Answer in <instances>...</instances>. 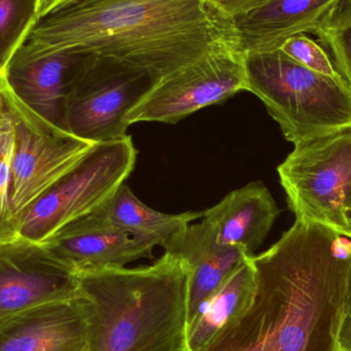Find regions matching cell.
<instances>
[{
    "mask_svg": "<svg viewBox=\"0 0 351 351\" xmlns=\"http://www.w3.org/2000/svg\"><path fill=\"white\" fill-rule=\"evenodd\" d=\"M166 252L179 256L189 270L187 326L204 300L247 256L243 250L219 245L204 220L172 237Z\"/></svg>",
    "mask_w": 351,
    "mask_h": 351,
    "instance_id": "cell-16",
    "label": "cell"
},
{
    "mask_svg": "<svg viewBox=\"0 0 351 351\" xmlns=\"http://www.w3.org/2000/svg\"><path fill=\"white\" fill-rule=\"evenodd\" d=\"M338 348L339 351H351V313L346 311L339 332H338Z\"/></svg>",
    "mask_w": 351,
    "mask_h": 351,
    "instance_id": "cell-24",
    "label": "cell"
},
{
    "mask_svg": "<svg viewBox=\"0 0 351 351\" xmlns=\"http://www.w3.org/2000/svg\"><path fill=\"white\" fill-rule=\"evenodd\" d=\"M278 173L296 220L351 239V129L295 146Z\"/></svg>",
    "mask_w": 351,
    "mask_h": 351,
    "instance_id": "cell-5",
    "label": "cell"
},
{
    "mask_svg": "<svg viewBox=\"0 0 351 351\" xmlns=\"http://www.w3.org/2000/svg\"><path fill=\"white\" fill-rule=\"evenodd\" d=\"M88 215L97 222L123 231L136 241L165 249L182 229L202 218L204 212L189 210L177 215L158 212L146 206L123 183L106 202Z\"/></svg>",
    "mask_w": 351,
    "mask_h": 351,
    "instance_id": "cell-17",
    "label": "cell"
},
{
    "mask_svg": "<svg viewBox=\"0 0 351 351\" xmlns=\"http://www.w3.org/2000/svg\"><path fill=\"white\" fill-rule=\"evenodd\" d=\"M313 34L330 49L334 65L351 86V5H343Z\"/></svg>",
    "mask_w": 351,
    "mask_h": 351,
    "instance_id": "cell-21",
    "label": "cell"
},
{
    "mask_svg": "<svg viewBox=\"0 0 351 351\" xmlns=\"http://www.w3.org/2000/svg\"><path fill=\"white\" fill-rule=\"evenodd\" d=\"M37 20V0H0V73Z\"/></svg>",
    "mask_w": 351,
    "mask_h": 351,
    "instance_id": "cell-20",
    "label": "cell"
},
{
    "mask_svg": "<svg viewBox=\"0 0 351 351\" xmlns=\"http://www.w3.org/2000/svg\"><path fill=\"white\" fill-rule=\"evenodd\" d=\"M245 86L295 146L351 129V86L313 71L280 49L243 55Z\"/></svg>",
    "mask_w": 351,
    "mask_h": 351,
    "instance_id": "cell-4",
    "label": "cell"
},
{
    "mask_svg": "<svg viewBox=\"0 0 351 351\" xmlns=\"http://www.w3.org/2000/svg\"><path fill=\"white\" fill-rule=\"evenodd\" d=\"M217 12L228 20L234 21L251 14L271 0H206Z\"/></svg>",
    "mask_w": 351,
    "mask_h": 351,
    "instance_id": "cell-23",
    "label": "cell"
},
{
    "mask_svg": "<svg viewBox=\"0 0 351 351\" xmlns=\"http://www.w3.org/2000/svg\"><path fill=\"white\" fill-rule=\"evenodd\" d=\"M88 53L162 82L216 53L241 51L234 22L206 0H76L37 19L12 60Z\"/></svg>",
    "mask_w": 351,
    "mask_h": 351,
    "instance_id": "cell-2",
    "label": "cell"
},
{
    "mask_svg": "<svg viewBox=\"0 0 351 351\" xmlns=\"http://www.w3.org/2000/svg\"><path fill=\"white\" fill-rule=\"evenodd\" d=\"M351 239L296 220L269 250L251 257V300L200 351H339Z\"/></svg>",
    "mask_w": 351,
    "mask_h": 351,
    "instance_id": "cell-1",
    "label": "cell"
},
{
    "mask_svg": "<svg viewBox=\"0 0 351 351\" xmlns=\"http://www.w3.org/2000/svg\"><path fill=\"white\" fill-rule=\"evenodd\" d=\"M88 326L77 298L39 305L0 321V351H86Z\"/></svg>",
    "mask_w": 351,
    "mask_h": 351,
    "instance_id": "cell-12",
    "label": "cell"
},
{
    "mask_svg": "<svg viewBox=\"0 0 351 351\" xmlns=\"http://www.w3.org/2000/svg\"><path fill=\"white\" fill-rule=\"evenodd\" d=\"M78 295V274L56 259L43 243L21 237L0 243V321Z\"/></svg>",
    "mask_w": 351,
    "mask_h": 351,
    "instance_id": "cell-10",
    "label": "cell"
},
{
    "mask_svg": "<svg viewBox=\"0 0 351 351\" xmlns=\"http://www.w3.org/2000/svg\"><path fill=\"white\" fill-rule=\"evenodd\" d=\"M137 152L130 136L95 144L21 219L20 237L43 243L62 228L94 212L125 183Z\"/></svg>",
    "mask_w": 351,
    "mask_h": 351,
    "instance_id": "cell-6",
    "label": "cell"
},
{
    "mask_svg": "<svg viewBox=\"0 0 351 351\" xmlns=\"http://www.w3.org/2000/svg\"><path fill=\"white\" fill-rule=\"evenodd\" d=\"M49 253L75 272L125 267L142 258H152L154 247L136 241L90 215L66 225L43 243Z\"/></svg>",
    "mask_w": 351,
    "mask_h": 351,
    "instance_id": "cell-11",
    "label": "cell"
},
{
    "mask_svg": "<svg viewBox=\"0 0 351 351\" xmlns=\"http://www.w3.org/2000/svg\"><path fill=\"white\" fill-rule=\"evenodd\" d=\"M280 214L269 190L262 182H252L227 194L204 212L219 245L243 250L252 257L261 247Z\"/></svg>",
    "mask_w": 351,
    "mask_h": 351,
    "instance_id": "cell-15",
    "label": "cell"
},
{
    "mask_svg": "<svg viewBox=\"0 0 351 351\" xmlns=\"http://www.w3.org/2000/svg\"><path fill=\"white\" fill-rule=\"evenodd\" d=\"M90 55L60 51L12 60L3 76L10 90L35 112L66 130V98Z\"/></svg>",
    "mask_w": 351,
    "mask_h": 351,
    "instance_id": "cell-13",
    "label": "cell"
},
{
    "mask_svg": "<svg viewBox=\"0 0 351 351\" xmlns=\"http://www.w3.org/2000/svg\"><path fill=\"white\" fill-rule=\"evenodd\" d=\"M76 0H37V19Z\"/></svg>",
    "mask_w": 351,
    "mask_h": 351,
    "instance_id": "cell-25",
    "label": "cell"
},
{
    "mask_svg": "<svg viewBox=\"0 0 351 351\" xmlns=\"http://www.w3.org/2000/svg\"><path fill=\"white\" fill-rule=\"evenodd\" d=\"M255 288V269L251 257H245L200 305L188 324L182 351L202 350L217 331L251 300Z\"/></svg>",
    "mask_w": 351,
    "mask_h": 351,
    "instance_id": "cell-18",
    "label": "cell"
},
{
    "mask_svg": "<svg viewBox=\"0 0 351 351\" xmlns=\"http://www.w3.org/2000/svg\"><path fill=\"white\" fill-rule=\"evenodd\" d=\"M343 5H351V0H346V1H344Z\"/></svg>",
    "mask_w": 351,
    "mask_h": 351,
    "instance_id": "cell-28",
    "label": "cell"
},
{
    "mask_svg": "<svg viewBox=\"0 0 351 351\" xmlns=\"http://www.w3.org/2000/svg\"><path fill=\"white\" fill-rule=\"evenodd\" d=\"M278 49L291 59L313 71L331 77L341 76L323 47L304 33L289 37Z\"/></svg>",
    "mask_w": 351,
    "mask_h": 351,
    "instance_id": "cell-22",
    "label": "cell"
},
{
    "mask_svg": "<svg viewBox=\"0 0 351 351\" xmlns=\"http://www.w3.org/2000/svg\"><path fill=\"white\" fill-rule=\"evenodd\" d=\"M3 97L14 131L10 208L20 227L27 210L67 175L95 144L35 112L6 82Z\"/></svg>",
    "mask_w": 351,
    "mask_h": 351,
    "instance_id": "cell-7",
    "label": "cell"
},
{
    "mask_svg": "<svg viewBox=\"0 0 351 351\" xmlns=\"http://www.w3.org/2000/svg\"><path fill=\"white\" fill-rule=\"evenodd\" d=\"M346 0H271L247 16L233 21L243 55L278 49L299 33H315Z\"/></svg>",
    "mask_w": 351,
    "mask_h": 351,
    "instance_id": "cell-14",
    "label": "cell"
},
{
    "mask_svg": "<svg viewBox=\"0 0 351 351\" xmlns=\"http://www.w3.org/2000/svg\"><path fill=\"white\" fill-rule=\"evenodd\" d=\"M158 82L145 70L88 56L66 98V131L94 144L127 137L128 115Z\"/></svg>",
    "mask_w": 351,
    "mask_h": 351,
    "instance_id": "cell-8",
    "label": "cell"
},
{
    "mask_svg": "<svg viewBox=\"0 0 351 351\" xmlns=\"http://www.w3.org/2000/svg\"><path fill=\"white\" fill-rule=\"evenodd\" d=\"M346 311L351 313V258L348 268V282H346Z\"/></svg>",
    "mask_w": 351,
    "mask_h": 351,
    "instance_id": "cell-26",
    "label": "cell"
},
{
    "mask_svg": "<svg viewBox=\"0 0 351 351\" xmlns=\"http://www.w3.org/2000/svg\"><path fill=\"white\" fill-rule=\"evenodd\" d=\"M86 351H182L189 270L166 252L156 263L78 274Z\"/></svg>",
    "mask_w": 351,
    "mask_h": 351,
    "instance_id": "cell-3",
    "label": "cell"
},
{
    "mask_svg": "<svg viewBox=\"0 0 351 351\" xmlns=\"http://www.w3.org/2000/svg\"><path fill=\"white\" fill-rule=\"evenodd\" d=\"M4 86H5V80H4L3 74L0 73V101L3 99Z\"/></svg>",
    "mask_w": 351,
    "mask_h": 351,
    "instance_id": "cell-27",
    "label": "cell"
},
{
    "mask_svg": "<svg viewBox=\"0 0 351 351\" xmlns=\"http://www.w3.org/2000/svg\"><path fill=\"white\" fill-rule=\"evenodd\" d=\"M245 90L243 53H216L158 82L128 115V123L130 125L140 121L176 123Z\"/></svg>",
    "mask_w": 351,
    "mask_h": 351,
    "instance_id": "cell-9",
    "label": "cell"
},
{
    "mask_svg": "<svg viewBox=\"0 0 351 351\" xmlns=\"http://www.w3.org/2000/svg\"><path fill=\"white\" fill-rule=\"evenodd\" d=\"M14 131L5 100L0 101V243L20 237V227L10 208Z\"/></svg>",
    "mask_w": 351,
    "mask_h": 351,
    "instance_id": "cell-19",
    "label": "cell"
}]
</instances>
